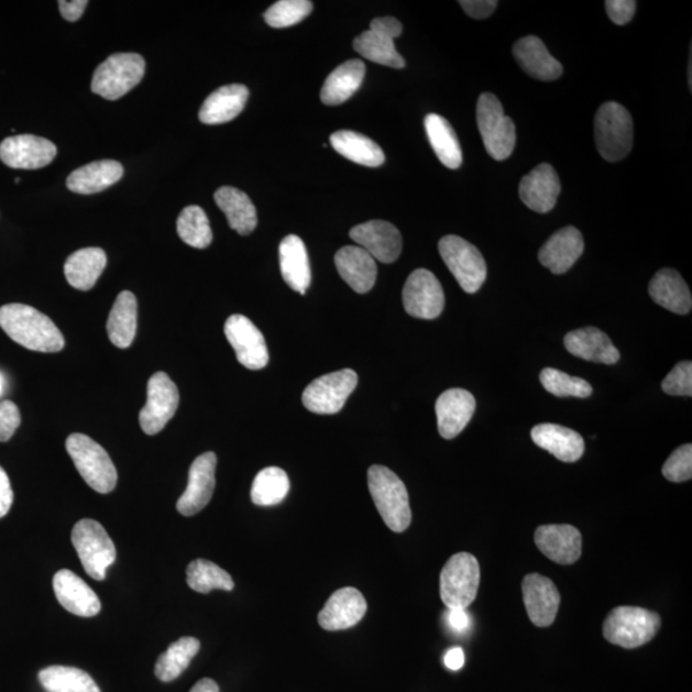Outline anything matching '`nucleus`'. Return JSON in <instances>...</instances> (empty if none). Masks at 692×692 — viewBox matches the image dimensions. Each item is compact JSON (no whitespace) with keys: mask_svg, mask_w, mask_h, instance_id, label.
Instances as JSON below:
<instances>
[{"mask_svg":"<svg viewBox=\"0 0 692 692\" xmlns=\"http://www.w3.org/2000/svg\"><path fill=\"white\" fill-rule=\"evenodd\" d=\"M0 328L14 343L34 352L58 353L65 348V338L51 318L20 303L0 308Z\"/></svg>","mask_w":692,"mask_h":692,"instance_id":"f257e3e1","label":"nucleus"},{"mask_svg":"<svg viewBox=\"0 0 692 692\" xmlns=\"http://www.w3.org/2000/svg\"><path fill=\"white\" fill-rule=\"evenodd\" d=\"M369 487L380 516L394 532H404L410 526L409 495L404 482L384 465L369 470Z\"/></svg>","mask_w":692,"mask_h":692,"instance_id":"f03ea898","label":"nucleus"},{"mask_svg":"<svg viewBox=\"0 0 692 692\" xmlns=\"http://www.w3.org/2000/svg\"><path fill=\"white\" fill-rule=\"evenodd\" d=\"M594 128L596 147L605 161L619 162L631 152L634 121L624 106L604 103L595 114Z\"/></svg>","mask_w":692,"mask_h":692,"instance_id":"7ed1b4c3","label":"nucleus"},{"mask_svg":"<svg viewBox=\"0 0 692 692\" xmlns=\"http://www.w3.org/2000/svg\"><path fill=\"white\" fill-rule=\"evenodd\" d=\"M657 613L639 606H617L604 620L606 640L620 648L635 649L655 639L660 628Z\"/></svg>","mask_w":692,"mask_h":692,"instance_id":"20e7f679","label":"nucleus"},{"mask_svg":"<svg viewBox=\"0 0 692 692\" xmlns=\"http://www.w3.org/2000/svg\"><path fill=\"white\" fill-rule=\"evenodd\" d=\"M66 449L85 482L97 493L108 494L117 485L116 466L106 450L83 433H73Z\"/></svg>","mask_w":692,"mask_h":692,"instance_id":"39448f33","label":"nucleus"},{"mask_svg":"<svg viewBox=\"0 0 692 692\" xmlns=\"http://www.w3.org/2000/svg\"><path fill=\"white\" fill-rule=\"evenodd\" d=\"M477 124L490 157L508 160L516 147V124L505 116L501 100L492 92H484L479 98Z\"/></svg>","mask_w":692,"mask_h":692,"instance_id":"423d86ee","label":"nucleus"},{"mask_svg":"<svg viewBox=\"0 0 692 692\" xmlns=\"http://www.w3.org/2000/svg\"><path fill=\"white\" fill-rule=\"evenodd\" d=\"M72 540L85 572L103 581L114 563L117 550L106 528L95 519H81L74 527Z\"/></svg>","mask_w":692,"mask_h":692,"instance_id":"0eeeda50","label":"nucleus"},{"mask_svg":"<svg viewBox=\"0 0 692 692\" xmlns=\"http://www.w3.org/2000/svg\"><path fill=\"white\" fill-rule=\"evenodd\" d=\"M144 74L145 61L139 54H113L97 67L91 90L105 99L117 100L134 89Z\"/></svg>","mask_w":692,"mask_h":692,"instance_id":"6e6552de","label":"nucleus"},{"mask_svg":"<svg viewBox=\"0 0 692 692\" xmlns=\"http://www.w3.org/2000/svg\"><path fill=\"white\" fill-rule=\"evenodd\" d=\"M480 564L470 553L449 559L440 574V596L448 609H466L474 602L480 586Z\"/></svg>","mask_w":692,"mask_h":692,"instance_id":"1a4fd4ad","label":"nucleus"},{"mask_svg":"<svg viewBox=\"0 0 692 692\" xmlns=\"http://www.w3.org/2000/svg\"><path fill=\"white\" fill-rule=\"evenodd\" d=\"M439 252L465 293H477L486 282L487 266L484 256L469 241L448 235L439 241Z\"/></svg>","mask_w":692,"mask_h":692,"instance_id":"9d476101","label":"nucleus"},{"mask_svg":"<svg viewBox=\"0 0 692 692\" xmlns=\"http://www.w3.org/2000/svg\"><path fill=\"white\" fill-rule=\"evenodd\" d=\"M358 375L353 370H341L318 377L303 393V404L316 415H337L355 391Z\"/></svg>","mask_w":692,"mask_h":692,"instance_id":"9b49d317","label":"nucleus"},{"mask_svg":"<svg viewBox=\"0 0 692 692\" xmlns=\"http://www.w3.org/2000/svg\"><path fill=\"white\" fill-rule=\"evenodd\" d=\"M403 33L402 22L394 18H380L371 22L370 30L354 39V51L375 64L404 68L406 61L395 48L394 41Z\"/></svg>","mask_w":692,"mask_h":692,"instance_id":"f8f14e48","label":"nucleus"},{"mask_svg":"<svg viewBox=\"0 0 692 692\" xmlns=\"http://www.w3.org/2000/svg\"><path fill=\"white\" fill-rule=\"evenodd\" d=\"M180 394L167 373L157 372L147 381V399L139 421L150 437L160 433L176 414Z\"/></svg>","mask_w":692,"mask_h":692,"instance_id":"ddd939ff","label":"nucleus"},{"mask_svg":"<svg viewBox=\"0 0 692 692\" xmlns=\"http://www.w3.org/2000/svg\"><path fill=\"white\" fill-rule=\"evenodd\" d=\"M406 312L419 320H435L446 306V295L437 276L429 270L419 268L409 275L403 289Z\"/></svg>","mask_w":692,"mask_h":692,"instance_id":"4468645a","label":"nucleus"},{"mask_svg":"<svg viewBox=\"0 0 692 692\" xmlns=\"http://www.w3.org/2000/svg\"><path fill=\"white\" fill-rule=\"evenodd\" d=\"M224 336L235 350L238 361L249 370H262L270 361L266 340L256 326L243 315H232L224 323Z\"/></svg>","mask_w":692,"mask_h":692,"instance_id":"2eb2a0df","label":"nucleus"},{"mask_svg":"<svg viewBox=\"0 0 692 692\" xmlns=\"http://www.w3.org/2000/svg\"><path fill=\"white\" fill-rule=\"evenodd\" d=\"M57 155V146L35 135L7 138L0 144V160L14 169H39L51 165Z\"/></svg>","mask_w":692,"mask_h":692,"instance_id":"dca6fc26","label":"nucleus"},{"mask_svg":"<svg viewBox=\"0 0 692 692\" xmlns=\"http://www.w3.org/2000/svg\"><path fill=\"white\" fill-rule=\"evenodd\" d=\"M217 457L212 452L201 454L193 462L188 487L178 499L176 508L185 517L196 516L211 502L216 487Z\"/></svg>","mask_w":692,"mask_h":692,"instance_id":"f3484780","label":"nucleus"},{"mask_svg":"<svg viewBox=\"0 0 692 692\" xmlns=\"http://www.w3.org/2000/svg\"><path fill=\"white\" fill-rule=\"evenodd\" d=\"M349 237L376 262L394 263L400 256L403 239L391 222L377 220L358 224L350 230Z\"/></svg>","mask_w":692,"mask_h":692,"instance_id":"a211bd4d","label":"nucleus"},{"mask_svg":"<svg viewBox=\"0 0 692 692\" xmlns=\"http://www.w3.org/2000/svg\"><path fill=\"white\" fill-rule=\"evenodd\" d=\"M367 602L360 590L344 587L336 591L323 609L318 614V624L326 631H341V629L352 628L367 613Z\"/></svg>","mask_w":692,"mask_h":692,"instance_id":"6ab92c4d","label":"nucleus"},{"mask_svg":"<svg viewBox=\"0 0 692 692\" xmlns=\"http://www.w3.org/2000/svg\"><path fill=\"white\" fill-rule=\"evenodd\" d=\"M528 617L538 627H549L557 618L561 594L553 581L539 573L527 574L523 582Z\"/></svg>","mask_w":692,"mask_h":692,"instance_id":"aec40b11","label":"nucleus"},{"mask_svg":"<svg viewBox=\"0 0 692 692\" xmlns=\"http://www.w3.org/2000/svg\"><path fill=\"white\" fill-rule=\"evenodd\" d=\"M561 180L553 166L541 163L519 183V197L524 205L538 213H548L557 206Z\"/></svg>","mask_w":692,"mask_h":692,"instance_id":"412c9836","label":"nucleus"},{"mask_svg":"<svg viewBox=\"0 0 692 692\" xmlns=\"http://www.w3.org/2000/svg\"><path fill=\"white\" fill-rule=\"evenodd\" d=\"M535 542L541 553L558 564L576 563L582 553V536L571 525L540 526Z\"/></svg>","mask_w":692,"mask_h":692,"instance_id":"4be33fe9","label":"nucleus"},{"mask_svg":"<svg viewBox=\"0 0 692 692\" xmlns=\"http://www.w3.org/2000/svg\"><path fill=\"white\" fill-rule=\"evenodd\" d=\"M438 429L441 438L452 440L470 424L476 400L464 388H450L439 396L437 402Z\"/></svg>","mask_w":692,"mask_h":692,"instance_id":"5701e85b","label":"nucleus"},{"mask_svg":"<svg viewBox=\"0 0 692 692\" xmlns=\"http://www.w3.org/2000/svg\"><path fill=\"white\" fill-rule=\"evenodd\" d=\"M53 589L59 604L75 616L95 617L102 608L95 591L72 571H58L53 579Z\"/></svg>","mask_w":692,"mask_h":692,"instance_id":"b1692460","label":"nucleus"},{"mask_svg":"<svg viewBox=\"0 0 692 692\" xmlns=\"http://www.w3.org/2000/svg\"><path fill=\"white\" fill-rule=\"evenodd\" d=\"M585 249L579 229L567 227L551 235L539 252V261L551 274L563 275L573 267Z\"/></svg>","mask_w":692,"mask_h":692,"instance_id":"393cba45","label":"nucleus"},{"mask_svg":"<svg viewBox=\"0 0 692 692\" xmlns=\"http://www.w3.org/2000/svg\"><path fill=\"white\" fill-rule=\"evenodd\" d=\"M513 56L520 68L540 81H554L563 74L561 62L549 53L546 44L538 36H526L513 46Z\"/></svg>","mask_w":692,"mask_h":692,"instance_id":"a878e982","label":"nucleus"},{"mask_svg":"<svg viewBox=\"0 0 692 692\" xmlns=\"http://www.w3.org/2000/svg\"><path fill=\"white\" fill-rule=\"evenodd\" d=\"M336 266L340 276L355 293L365 294L375 286L377 263L361 246L341 248L336 255Z\"/></svg>","mask_w":692,"mask_h":692,"instance_id":"bb28decb","label":"nucleus"},{"mask_svg":"<svg viewBox=\"0 0 692 692\" xmlns=\"http://www.w3.org/2000/svg\"><path fill=\"white\" fill-rule=\"evenodd\" d=\"M531 438L536 446L553 454L557 460L573 463L585 453V441L576 431L554 424L535 426Z\"/></svg>","mask_w":692,"mask_h":692,"instance_id":"cd10ccee","label":"nucleus"},{"mask_svg":"<svg viewBox=\"0 0 692 692\" xmlns=\"http://www.w3.org/2000/svg\"><path fill=\"white\" fill-rule=\"evenodd\" d=\"M564 345L572 355L589 362L616 364L620 358L609 337L596 328H583L567 333Z\"/></svg>","mask_w":692,"mask_h":692,"instance_id":"c85d7f7f","label":"nucleus"},{"mask_svg":"<svg viewBox=\"0 0 692 692\" xmlns=\"http://www.w3.org/2000/svg\"><path fill=\"white\" fill-rule=\"evenodd\" d=\"M649 294L657 305L675 315H688L692 308L689 286L672 268L657 272L649 284Z\"/></svg>","mask_w":692,"mask_h":692,"instance_id":"c756f323","label":"nucleus"},{"mask_svg":"<svg viewBox=\"0 0 692 692\" xmlns=\"http://www.w3.org/2000/svg\"><path fill=\"white\" fill-rule=\"evenodd\" d=\"M279 268L285 283L294 292L305 295L308 290L312 274H310L307 248L297 235L286 237L278 248Z\"/></svg>","mask_w":692,"mask_h":692,"instance_id":"7c9ffc66","label":"nucleus"},{"mask_svg":"<svg viewBox=\"0 0 692 692\" xmlns=\"http://www.w3.org/2000/svg\"><path fill=\"white\" fill-rule=\"evenodd\" d=\"M249 98L244 85L232 84L217 89L206 99L199 111V120L206 124L227 123L243 112Z\"/></svg>","mask_w":692,"mask_h":692,"instance_id":"2f4dec72","label":"nucleus"},{"mask_svg":"<svg viewBox=\"0 0 692 692\" xmlns=\"http://www.w3.org/2000/svg\"><path fill=\"white\" fill-rule=\"evenodd\" d=\"M123 176L120 162L106 160L89 163L67 177V188L77 194H96L119 183Z\"/></svg>","mask_w":692,"mask_h":692,"instance_id":"473e14b6","label":"nucleus"},{"mask_svg":"<svg viewBox=\"0 0 692 692\" xmlns=\"http://www.w3.org/2000/svg\"><path fill=\"white\" fill-rule=\"evenodd\" d=\"M106 266L107 255L103 249L85 248L68 256L65 263V276L75 289L89 292L103 274Z\"/></svg>","mask_w":692,"mask_h":692,"instance_id":"72a5a7b5","label":"nucleus"},{"mask_svg":"<svg viewBox=\"0 0 692 692\" xmlns=\"http://www.w3.org/2000/svg\"><path fill=\"white\" fill-rule=\"evenodd\" d=\"M365 76V65L361 59H350L329 75L323 84L321 100L326 106H340L352 98Z\"/></svg>","mask_w":692,"mask_h":692,"instance_id":"f704fd0d","label":"nucleus"},{"mask_svg":"<svg viewBox=\"0 0 692 692\" xmlns=\"http://www.w3.org/2000/svg\"><path fill=\"white\" fill-rule=\"evenodd\" d=\"M215 200L221 211L227 215L232 230L243 237L255 230L256 223H259L256 209L244 191L231 188V186H223L215 193Z\"/></svg>","mask_w":692,"mask_h":692,"instance_id":"c9c22d12","label":"nucleus"},{"mask_svg":"<svg viewBox=\"0 0 692 692\" xmlns=\"http://www.w3.org/2000/svg\"><path fill=\"white\" fill-rule=\"evenodd\" d=\"M425 129L442 165L450 169L460 168L463 163L462 147L452 124L444 117L431 113L426 116Z\"/></svg>","mask_w":692,"mask_h":692,"instance_id":"e433bc0d","label":"nucleus"},{"mask_svg":"<svg viewBox=\"0 0 692 692\" xmlns=\"http://www.w3.org/2000/svg\"><path fill=\"white\" fill-rule=\"evenodd\" d=\"M138 329V301L131 292H122L116 298L107 321L108 337L120 349L131 347Z\"/></svg>","mask_w":692,"mask_h":692,"instance_id":"4c0bfd02","label":"nucleus"},{"mask_svg":"<svg viewBox=\"0 0 692 692\" xmlns=\"http://www.w3.org/2000/svg\"><path fill=\"white\" fill-rule=\"evenodd\" d=\"M330 143L339 154L358 165L380 167L385 163V154L373 140L360 132L341 130L330 138Z\"/></svg>","mask_w":692,"mask_h":692,"instance_id":"58836bf2","label":"nucleus"},{"mask_svg":"<svg viewBox=\"0 0 692 692\" xmlns=\"http://www.w3.org/2000/svg\"><path fill=\"white\" fill-rule=\"evenodd\" d=\"M200 650V642L196 637H182L163 652L155 663V675L162 682H171L180 678L183 672L190 666L194 657Z\"/></svg>","mask_w":692,"mask_h":692,"instance_id":"ea45409f","label":"nucleus"},{"mask_svg":"<svg viewBox=\"0 0 692 692\" xmlns=\"http://www.w3.org/2000/svg\"><path fill=\"white\" fill-rule=\"evenodd\" d=\"M46 692H100L90 674L74 667L52 666L39 672Z\"/></svg>","mask_w":692,"mask_h":692,"instance_id":"a19ab883","label":"nucleus"},{"mask_svg":"<svg viewBox=\"0 0 692 692\" xmlns=\"http://www.w3.org/2000/svg\"><path fill=\"white\" fill-rule=\"evenodd\" d=\"M290 490L287 473L278 466H268L256 474L252 486V502L260 507L282 503Z\"/></svg>","mask_w":692,"mask_h":692,"instance_id":"79ce46f5","label":"nucleus"},{"mask_svg":"<svg viewBox=\"0 0 692 692\" xmlns=\"http://www.w3.org/2000/svg\"><path fill=\"white\" fill-rule=\"evenodd\" d=\"M186 581L191 590L200 594H208L217 589L231 591L235 587V583L227 571L206 559H197L189 564L186 570Z\"/></svg>","mask_w":692,"mask_h":692,"instance_id":"37998d69","label":"nucleus"},{"mask_svg":"<svg viewBox=\"0 0 692 692\" xmlns=\"http://www.w3.org/2000/svg\"><path fill=\"white\" fill-rule=\"evenodd\" d=\"M177 233L185 244L197 249L211 245L213 240L208 217L204 209L198 206L186 207L178 216Z\"/></svg>","mask_w":692,"mask_h":692,"instance_id":"c03bdc74","label":"nucleus"},{"mask_svg":"<svg viewBox=\"0 0 692 692\" xmlns=\"http://www.w3.org/2000/svg\"><path fill=\"white\" fill-rule=\"evenodd\" d=\"M540 381L543 388L558 398L573 396V398L585 399L593 394V386L586 380L567 375V373L556 369L542 370Z\"/></svg>","mask_w":692,"mask_h":692,"instance_id":"a18cd8bd","label":"nucleus"},{"mask_svg":"<svg viewBox=\"0 0 692 692\" xmlns=\"http://www.w3.org/2000/svg\"><path fill=\"white\" fill-rule=\"evenodd\" d=\"M312 11L314 3L309 0H279L264 13V20L271 28H290L306 20Z\"/></svg>","mask_w":692,"mask_h":692,"instance_id":"49530a36","label":"nucleus"},{"mask_svg":"<svg viewBox=\"0 0 692 692\" xmlns=\"http://www.w3.org/2000/svg\"><path fill=\"white\" fill-rule=\"evenodd\" d=\"M663 476L671 482H685L692 477V447L682 446L674 450L662 469Z\"/></svg>","mask_w":692,"mask_h":692,"instance_id":"de8ad7c7","label":"nucleus"},{"mask_svg":"<svg viewBox=\"0 0 692 692\" xmlns=\"http://www.w3.org/2000/svg\"><path fill=\"white\" fill-rule=\"evenodd\" d=\"M663 392L673 396L692 395V363L675 364L662 383Z\"/></svg>","mask_w":692,"mask_h":692,"instance_id":"09e8293b","label":"nucleus"},{"mask_svg":"<svg viewBox=\"0 0 692 692\" xmlns=\"http://www.w3.org/2000/svg\"><path fill=\"white\" fill-rule=\"evenodd\" d=\"M21 425L20 409L11 400L0 403V441L11 440Z\"/></svg>","mask_w":692,"mask_h":692,"instance_id":"8fccbe9b","label":"nucleus"},{"mask_svg":"<svg viewBox=\"0 0 692 692\" xmlns=\"http://www.w3.org/2000/svg\"><path fill=\"white\" fill-rule=\"evenodd\" d=\"M636 6L634 0H606L605 10L616 25L625 26L634 19Z\"/></svg>","mask_w":692,"mask_h":692,"instance_id":"3c124183","label":"nucleus"},{"mask_svg":"<svg viewBox=\"0 0 692 692\" xmlns=\"http://www.w3.org/2000/svg\"><path fill=\"white\" fill-rule=\"evenodd\" d=\"M460 4L470 18L476 20L490 18L497 7L496 0H462Z\"/></svg>","mask_w":692,"mask_h":692,"instance_id":"603ef678","label":"nucleus"},{"mask_svg":"<svg viewBox=\"0 0 692 692\" xmlns=\"http://www.w3.org/2000/svg\"><path fill=\"white\" fill-rule=\"evenodd\" d=\"M13 504V490L10 477L0 466V518L8 515Z\"/></svg>","mask_w":692,"mask_h":692,"instance_id":"864d4df0","label":"nucleus"},{"mask_svg":"<svg viewBox=\"0 0 692 692\" xmlns=\"http://www.w3.org/2000/svg\"><path fill=\"white\" fill-rule=\"evenodd\" d=\"M89 2L87 0H72V2H67V0H61L58 2L59 12L64 15V19L67 21L75 22L81 19V15L87 8Z\"/></svg>","mask_w":692,"mask_h":692,"instance_id":"5fc2aeb1","label":"nucleus"},{"mask_svg":"<svg viewBox=\"0 0 692 692\" xmlns=\"http://www.w3.org/2000/svg\"><path fill=\"white\" fill-rule=\"evenodd\" d=\"M448 624L457 633H463L471 625V618L465 609H449Z\"/></svg>","mask_w":692,"mask_h":692,"instance_id":"6e6d98bb","label":"nucleus"},{"mask_svg":"<svg viewBox=\"0 0 692 692\" xmlns=\"http://www.w3.org/2000/svg\"><path fill=\"white\" fill-rule=\"evenodd\" d=\"M446 666L449 670L460 671L464 666V651L462 648H453L447 652L444 658Z\"/></svg>","mask_w":692,"mask_h":692,"instance_id":"4d7b16f0","label":"nucleus"},{"mask_svg":"<svg viewBox=\"0 0 692 692\" xmlns=\"http://www.w3.org/2000/svg\"><path fill=\"white\" fill-rule=\"evenodd\" d=\"M190 692H220V688L216 681L204 679L198 681Z\"/></svg>","mask_w":692,"mask_h":692,"instance_id":"13d9d810","label":"nucleus"},{"mask_svg":"<svg viewBox=\"0 0 692 692\" xmlns=\"http://www.w3.org/2000/svg\"><path fill=\"white\" fill-rule=\"evenodd\" d=\"M4 391V378L2 376V373H0V395L3 394Z\"/></svg>","mask_w":692,"mask_h":692,"instance_id":"bf43d9fd","label":"nucleus"}]
</instances>
